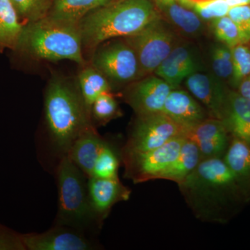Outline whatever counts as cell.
<instances>
[{
  "label": "cell",
  "instance_id": "obj_1",
  "mask_svg": "<svg viewBox=\"0 0 250 250\" xmlns=\"http://www.w3.org/2000/svg\"><path fill=\"white\" fill-rule=\"evenodd\" d=\"M178 187L194 215L202 221L228 223L249 204L223 158L202 160Z\"/></svg>",
  "mask_w": 250,
  "mask_h": 250
},
{
  "label": "cell",
  "instance_id": "obj_2",
  "mask_svg": "<svg viewBox=\"0 0 250 250\" xmlns=\"http://www.w3.org/2000/svg\"><path fill=\"white\" fill-rule=\"evenodd\" d=\"M161 16L153 0L110 1L79 23L82 44L96 48L110 39L131 37Z\"/></svg>",
  "mask_w": 250,
  "mask_h": 250
},
{
  "label": "cell",
  "instance_id": "obj_3",
  "mask_svg": "<svg viewBox=\"0 0 250 250\" xmlns=\"http://www.w3.org/2000/svg\"><path fill=\"white\" fill-rule=\"evenodd\" d=\"M45 113L49 139L60 158L67 156L75 140L93 125L80 89L60 79L49 82Z\"/></svg>",
  "mask_w": 250,
  "mask_h": 250
},
{
  "label": "cell",
  "instance_id": "obj_4",
  "mask_svg": "<svg viewBox=\"0 0 250 250\" xmlns=\"http://www.w3.org/2000/svg\"><path fill=\"white\" fill-rule=\"evenodd\" d=\"M82 46L79 23L47 16L24 26L18 49L38 60H69L83 65Z\"/></svg>",
  "mask_w": 250,
  "mask_h": 250
},
{
  "label": "cell",
  "instance_id": "obj_5",
  "mask_svg": "<svg viewBox=\"0 0 250 250\" xmlns=\"http://www.w3.org/2000/svg\"><path fill=\"white\" fill-rule=\"evenodd\" d=\"M58 213L56 225L70 227L84 232L103 224L99 221L88 197V177L75 163L65 156L57 170Z\"/></svg>",
  "mask_w": 250,
  "mask_h": 250
},
{
  "label": "cell",
  "instance_id": "obj_6",
  "mask_svg": "<svg viewBox=\"0 0 250 250\" xmlns=\"http://www.w3.org/2000/svg\"><path fill=\"white\" fill-rule=\"evenodd\" d=\"M125 39L136 52L141 77L154 73L177 45L175 33L161 16L137 34Z\"/></svg>",
  "mask_w": 250,
  "mask_h": 250
},
{
  "label": "cell",
  "instance_id": "obj_7",
  "mask_svg": "<svg viewBox=\"0 0 250 250\" xmlns=\"http://www.w3.org/2000/svg\"><path fill=\"white\" fill-rule=\"evenodd\" d=\"M186 131L185 128L163 111L137 116L129 139L122 152L151 150L172 140L185 137Z\"/></svg>",
  "mask_w": 250,
  "mask_h": 250
},
{
  "label": "cell",
  "instance_id": "obj_8",
  "mask_svg": "<svg viewBox=\"0 0 250 250\" xmlns=\"http://www.w3.org/2000/svg\"><path fill=\"white\" fill-rule=\"evenodd\" d=\"M186 139L177 138L146 152H122L125 177L135 184L159 179V175L175 160Z\"/></svg>",
  "mask_w": 250,
  "mask_h": 250
},
{
  "label": "cell",
  "instance_id": "obj_9",
  "mask_svg": "<svg viewBox=\"0 0 250 250\" xmlns=\"http://www.w3.org/2000/svg\"><path fill=\"white\" fill-rule=\"evenodd\" d=\"M93 65L107 80L117 83H128L141 77L136 52L126 41H114L98 46Z\"/></svg>",
  "mask_w": 250,
  "mask_h": 250
},
{
  "label": "cell",
  "instance_id": "obj_10",
  "mask_svg": "<svg viewBox=\"0 0 250 250\" xmlns=\"http://www.w3.org/2000/svg\"><path fill=\"white\" fill-rule=\"evenodd\" d=\"M27 250H92L96 246L76 229L56 225L43 233L22 234Z\"/></svg>",
  "mask_w": 250,
  "mask_h": 250
},
{
  "label": "cell",
  "instance_id": "obj_11",
  "mask_svg": "<svg viewBox=\"0 0 250 250\" xmlns=\"http://www.w3.org/2000/svg\"><path fill=\"white\" fill-rule=\"evenodd\" d=\"M186 86L202 103L210 118L221 121L229 88L213 73L197 72L186 80Z\"/></svg>",
  "mask_w": 250,
  "mask_h": 250
},
{
  "label": "cell",
  "instance_id": "obj_12",
  "mask_svg": "<svg viewBox=\"0 0 250 250\" xmlns=\"http://www.w3.org/2000/svg\"><path fill=\"white\" fill-rule=\"evenodd\" d=\"M172 90L166 81L156 75H151L134 83L125 98L137 116H144L162 111Z\"/></svg>",
  "mask_w": 250,
  "mask_h": 250
},
{
  "label": "cell",
  "instance_id": "obj_13",
  "mask_svg": "<svg viewBox=\"0 0 250 250\" xmlns=\"http://www.w3.org/2000/svg\"><path fill=\"white\" fill-rule=\"evenodd\" d=\"M185 137L196 144L202 160L223 158L231 139L223 122L213 118H207L187 129Z\"/></svg>",
  "mask_w": 250,
  "mask_h": 250
},
{
  "label": "cell",
  "instance_id": "obj_14",
  "mask_svg": "<svg viewBox=\"0 0 250 250\" xmlns=\"http://www.w3.org/2000/svg\"><path fill=\"white\" fill-rule=\"evenodd\" d=\"M196 52L189 45L177 44L154 72L156 76L166 81L177 89L184 80L201 70Z\"/></svg>",
  "mask_w": 250,
  "mask_h": 250
},
{
  "label": "cell",
  "instance_id": "obj_15",
  "mask_svg": "<svg viewBox=\"0 0 250 250\" xmlns=\"http://www.w3.org/2000/svg\"><path fill=\"white\" fill-rule=\"evenodd\" d=\"M88 197L92 209L103 224L113 208L120 202L129 200L131 190L119 179L88 178Z\"/></svg>",
  "mask_w": 250,
  "mask_h": 250
},
{
  "label": "cell",
  "instance_id": "obj_16",
  "mask_svg": "<svg viewBox=\"0 0 250 250\" xmlns=\"http://www.w3.org/2000/svg\"><path fill=\"white\" fill-rule=\"evenodd\" d=\"M162 111L187 130L210 118L191 94L178 88L171 90Z\"/></svg>",
  "mask_w": 250,
  "mask_h": 250
},
{
  "label": "cell",
  "instance_id": "obj_17",
  "mask_svg": "<svg viewBox=\"0 0 250 250\" xmlns=\"http://www.w3.org/2000/svg\"><path fill=\"white\" fill-rule=\"evenodd\" d=\"M221 121L233 137L250 145V101L230 89Z\"/></svg>",
  "mask_w": 250,
  "mask_h": 250
},
{
  "label": "cell",
  "instance_id": "obj_18",
  "mask_svg": "<svg viewBox=\"0 0 250 250\" xmlns=\"http://www.w3.org/2000/svg\"><path fill=\"white\" fill-rule=\"evenodd\" d=\"M163 18L188 37H196L203 31L202 20L178 0H153Z\"/></svg>",
  "mask_w": 250,
  "mask_h": 250
},
{
  "label": "cell",
  "instance_id": "obj_19",
  "mask_svg": "<svg viewBox=\"0 0 250 250\" xmlns=\"http://www.w3.org/2000/svg\"><path fill=\"white\" fill-rule=\"evenodd\" d=\"M106 142V140L98 134L93 125L75 140L67 156L88 178Z\"/></svg>",
  "mask_w": 250,
  "mask_h": 250
},
{
  "label": "cell",
  "instance_id": "obj_20",
  "mask_svg": "<svg viewBox=\"0 0 250 250\" xmlns=\"http://www.w3.org/2000/svg\"><path fill=\"white\" fill-rule=\"evenodd\" d=\"M250 203V145L231 136L223 157Z\"/></svg>",
  "mask_w": 250,
  "mask_h": 250
},
{
  "label": "cell",
  "instance_id": "obj_21",
  "mask_svg": "<svg viewBox=\"0 0 250 250\" xmlns=\"http://www.w3.org/2000/svg\"><path fill=\"white\" fill-rule=\"evenodd\" d=\"M202 160L196 144L186 139L175 160L159 175V179L172 181L178 184L196 168Z\"/></svg>",
  "mask_w": 250,
  "mask_h": 250
},
{
  "label": "cell",
  "instance_id": "obj_22",
  "mask_svg": "<svg viewBox=\"0 0 250 250\" xmlns=\"http://www.w3.org/2000/svg\"><path fill=\"white\" fill-rule=\"evenodd\" d=\"M24 26L11 0H0V52L18 49Z\"/></svg>",
  "mask_w": 250,
  "mask_h": 250
},
{
  "label": "cell",
  "instance_id": "obj_23",
  "mask_svg": "<svg viewBox=\"0 0 250 250\" xmlns=\"http://www.w3.org/2000/svg\"><path fill=\"white\" fill-rule=\"evenodd\" d=\"M111 0H54L49 16L65 22L80 23L94 10Z\"/></svg>",
  "mask_w": 250,
  "mask_h": 250
},
{
  "label": "cell",
  "instance_id": "obj_24",
  "mask_svg": "<svg viewBox=\"0 0 250 250\" xmlns=\"http://www.w3.org/2000/svg\"><path fill=\"white\" fill-rule=\"evenodd\" d=\"M79 85L85 106L91 116L90 111L95 100L102 94L111 91L109 82L96 68L89 67L80 72Z\"/></svg>",
  "mask_w": 250,
  "mask_h": 250
},
{
  "label": "cell",
  "instance_id": "obj_25",
  "mask_svg": "<svg viewBox=\"0 0 250 250\" xmlns=\"http://www.w3.org/2000/svg\"><path fill=\"white\" fill-rule=\"evenodd\" d=\"M210 54L213 75L227 84H229L233 75L231 47L218 42L212 46Z\"/></svg>",
  "mask_w": 250,
  "mask_h": 250
},
{
  "label": "cell",
  "instance_id": "obj_26",
  "mask_svg": "<svg viewBox=\"0 0 250 250\" xmlns=\"http://www.w3.org/2000/svg\"><path fill=\"white\" fill-rule=\"evenodd\" d=\"M120 159L115 148L106 141L90 177L100 179H118Z\"/></svg>",
  "mask_w": 250,
  "mask_h": 250
},
{
  "label": "cell",
  "instance_id": "obj_27",
  "mask_svg": "<svg viewBox=\"0 0 250 250\" xmlns=\"http://www.w3.org/2000/svg\"><path fill=\"white\" fill-rule=\"evenodd\" d=\"M212 31L218 42L230 47L248 43L246 36L228 16L211 21Z\"/></svg>",
  "mask_w": 250,
  "mask_h": 250
},
{
  "label": "cell",
  "instance_id": "obj_28",
  "mask_svg": "<svg viewBox=\"0 0 250 250\" xmlns=\"http://www.w3.org/2000/svg\"><path fill=\"white\" fill-rule=\"evenodd\" d=\"M91 118L99 125H105L121 116L118 103L110 92L103 93L92 105Z\"/></svg>",
  "mask_w": 250,
  "mask_h": 250
},
{
  "label": "cell",
  "instance_id": "obj_29",
  "mask_svg": "<svg viewBox=\"0 0 250 250\" xmlns=\"http://www.w3.org/2000/svg\"><path fill=\"white\" fill-rule=\"evenodd\" d=\"M20 18L27 23L35 22L48 16L50 0H11Z\"/></svg>",
  "mask_w": 250,
  "mask_h": 250
},
{
  "label": "cell",
  "instance_id": "obj_30",
  "mask_svg": "<svg viewBox=\"0 0 250 250\" xmlns=\"http://www.w3.org/2000/svg\"><path fill=\"white\" fill-rule=\"evenodd\" d=\"M248 43L231 47L233 57V75L229 85L236 90L238 85L250 74V47Z\"/></svg>",
  "mask_w": 250,
  "mask_h": 250
},
{
  "label": "cell",
  "instance_id": "obj_31",
  "mask_svg": "<svg viewBox=\"0 0 250 250\" xmlns=\"http://www.w3.org/2000/svg\"><path fill=\"white\" fill-rule=\"evenodd\" d=\"M190 9L203 21H213L228 16L230 7L225 0H208L192 3Z\"/></svg>",
  "mask_w": 250,
  "mask_h": 250
},
{
  "label": "cell",
  "instance_id": "obj_32",
  "mask_svg": "<svg viewBox=\"0 0 250 250\" xmlns=\"http://www.w3.org/2000/svg\"><path fill=\"white\" fill-rule=\"evenodd\" d=\"M228 16L241 29L248 42H250V4L231 7Z\"/></svg>",
  "mask_w": 250,
  "mask_h": 250
},
{
  "label": "cell",
  "instance_id": "obj_33",
  "mask_svg": "<svg viewBox=\"0 0 250 250\" xmlns=\"http://www.w3.org/2000/svg\"><path fill=\"white\" fill-rule=\"evenodd\" d=\"M0 250H27L22 234L0 224Z\"/></svg>",
  "mask_w": 250,
  "mask_h": 250
},
{
  "label": "cell",
  "instance_id": "obj_34",
  "mask_svg": "<svg viewBox=\"0 0 250 250\" xmlns=\"http://www.w3.org/2000/svg\"><path fill=\"white\" fill-rule=\"evenodd\" d=\"M236 90L241 96L250 101V74L242 81Z\"/></svg>",
  "mask_w": 250,
  "mask_h": 250
},
{
  "label": "cell",
  "instance_id": "obj_35",
  "mask_svg": "<svg viewBox=\"0 0 250 250\" xmlns=\"http://www.w3.org/2000/svg\"><path fill=\"white\" fill-rule=\"evenodd\" d=\"M229 7L250 4V0H225Z\"/></svg>",
  "mask_w": 250,
  "mask_h": 250
},
{
  "label": "cell",
  "instance_id": "obj_36",
  "mask_svg": "<svg viewBox=\"0 0 250 250\" xmlns=\"http://www.w3.org/2000/svg\"><path fill=\"white\" fill-rule=\"evenodd\" d=\"M178 1H179V2H180L181 0H178Z\"/></svg>",
  "mask_w": 250,
  "mask_h": 250
}]
</instances>
